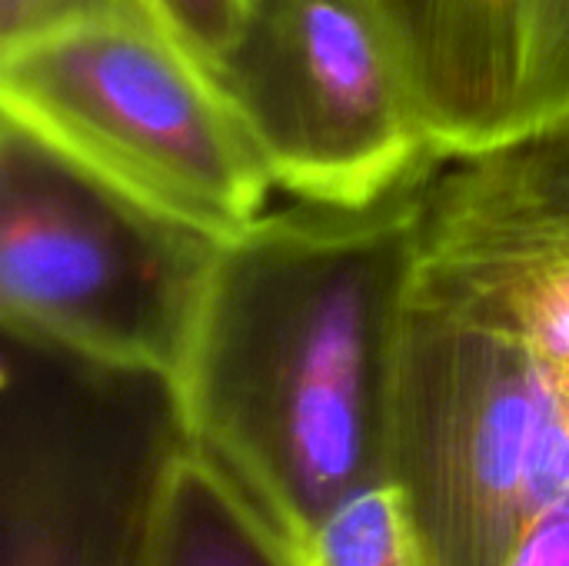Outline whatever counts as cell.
<instances>
[{
    "mask_svg": "<svg viewBox=\"0 0 569 566\" xmlns=\"http://www.w3.org/2000/svg\"><path fill=\"white\" fill-rule=\"evenodd\" d=\"M83 17H140L133 0H0V43Z\"/></svg>",
    "mask_w": 569,
    "mask_h": 566,
    "instance_id": "7c38bea8",
    "label": "cell"
},
{
    "mask_svg": "<svg viewBox=\"0 0 569 566\" xmlns=\"http://www.w3.org/2000/svg\"><path fill=\"white\" fill-rule=\"evenodd\" d=\"M380 477L407 494L427 566H507L569 497V357L407 300Z\"/></svg>",
    "mask_w": 569,
    "mask_h": 566,
    "instance_id": "7a4b0ae2",
    "label": "cell"
},
{
    "mask_svg": "<svg viewBox=\"0 0 569 566\" xmlns=\"http://www.w3.org/2000/svg\"><path fill=\"white\" fill-rule=\"evenodd\" d=\"M140 566H300V560L183 437L163 467Z\"/></svg>",
    "mask_w": 569,
    "mask_h": 566,
    "instance_id": "9c48e42d",
    "label": "cell"
},
{
    "mask_svg": "<svg viewBox=\"0 0 569 566\" xmlns=\"http://www.w3.org/2000/svg\"><path fill=\"white\" fill-rule=\"evenodd\" d=\"M180 440L167 380L7 337L0 566H140Z\"/></svg>",
    "mask_w": 569,
    "mask_h": 566,
    "instance_id": "5b68a950",
    "label": "cell"
},
{
    "mask_svg": "<svg viewBox=\"0 0 569 566\" xmlns=\"http://www.w3.org/2000/svg\"><path fill=\"white\" fill-rule=\"evenodd\" d=\"M290 550L300 566H427L410 500L387 477L333 504Z\"/></svg>",
    "mask_w": 569,
    "mask_h": 566,
    "instance_id": "30bf717a",
    "label": "cell"
},
{
    "mask_svg": "<svg viewBox=\"0 0 569 566\" xmlns=\"http://www.w3.org/2000/svg\"><path fill=\"white\" fill-rule=\"evenodd\" d=\"M223 240L0 127L3 334L173 384Z\"/></svg>",
    "mask_w": 569,
    "mask_h": 566,
    "instance_id": "277c9868",
    "label": "cell"
},
{
    "mask_svg": "<svg viewBox=\"0 0 569 566\" xmlns=\"http://www.w3.org/2000/svg\"><path fill=\"white\" fill-rule=\"evenodd\" d=\"M430 177L367 207L297 200L213 264L170 384L177 417L290 547L380 477L387 370Z\"/></svg>",
    "mask_w": 569,
    "mask_h": 566,
    "instance_id": "6da1fadb",
    "label": "cell"
},
{
    "mask_svg": "<svg viewBox=\"0 0 569 566\" xmlns=\"http://www.w3.org/2000/svg\"><path fill=\"white\" fill-rule=\"evenodd\" d=\"M407 300L569 357V113L427 180Z\"/></svg>",
    "mask_w": 569,
    "mask_h": 566,
    "instance_id": "52a82bcc",
    "label": "cell"
},
{
    "mask_svg": "<svg viewBox=\"0 0 569 566\" xmlns=\"http://www.w3.org/2000/svg\"><path fill=\"white\" fill-rule=\"evenodd\" d=\"M0 107L120 193L223 244L263 217L277 187L217 77L137 17L0 43Z\"/></svg>",
    "mask_w": 569,
    "mask_h": 566,
    "instance_id": "3957f363",
    "label": "cell"
},
{
    "mask_svg": "<svg viewBox=\"0 0 569 566\" xmlns=\"http://www.w3.org/2000/svg\"><path fill=\"white\" fill-rule=\"evenodd\" d=\"M140 17L217 73L250 0H133Z\"/></svg>",
    "mask_w": 569,
    "mask_h": 566,
    "instance_id": "8fae6325",
    "label": "cell"
},
{
    "mask_svg": "<svg viewBox=\"0 0 569 566\" xmlns=\"http://www.w3.org/2000/svg\"><path fill=\"white\" fill-rule=\"evenodd\" d=\"M213 77L297 200L367 207L450 160L360 0H250Z\"/></svg>",
    "mask_w": 569,
    "mask_h": 566,
    "instance_id": "8992f818",
    "label": "cell"
},
{
    "mask_svg": "<svg viewBox=\"0 0 569 566\" xmlns=\"http://www.w3.org/2000/svg\"><path fill=\"white\" fill-rule=\"evenodd\" d=\"M447 157L569 113V0H360Z\"/></svg>",
    "mask_w": 569,
    "mask_h": 566,
    "instance_id": "ba28073f",
    "label": "cell"
}]
</instances>
